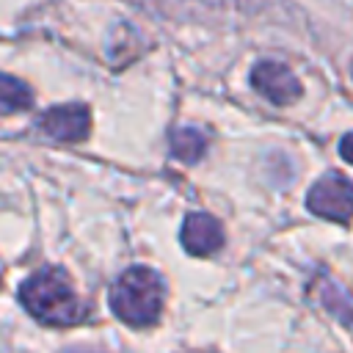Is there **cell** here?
<instances>
[{"mask_svg": "<svg viewBox=\"0 0 353 353\" xmlns=\"http://www.w3.org/2000/svg\"><path fill=\"white\" fill-rule=\"evenodd\" d=\"M149 14H160L182 22H229L265 17L276 0H127Z\"/></svg>", "mask_w": 353, "mask_h": 353, "instance_id": "obj_3", "label": "cell"}, {"mask_svg": "<svg viewBox=\"0 0 353 353\" xmlns=\"http://www.w3.org/2000/svg\"><path fill=\"white\" fill-rule=\"evenodd\" d=\"M339 154H342L347 163H353V132H347V135L342 138V143H339Z\"/></svg>", "mask_w": 353, "mask_h": 353, "instance_id": "obj_11", "label": "cell"}, {"mask_svg": "<svg viewBox=\"0 0 353 353\" xmlns=\"http://www.w3.org/2000/svg\"><path fill=\"white\" fill-rule=\"evenodd\" d=\"M317 301L323 303L325 312H331L339 323H345L353 331V298L347 295V290L336 279L323 276L317 281Z\"/></svg>", "mask_w": 353, "mask_h": 353, "instance_id": "obj_8", "label": "cell"}, {"mask_svg": "<svg viewBox=\"0 0 353 353\" xmlns=\"http://www.w3.org/2000/svg\"><path fill=\"white\" fill-rule=\"evenodd\" d=\"M30 102H33L30 88H28L22 80H17V77L6 74V77H3V113H11V110H19V108H28Z\"/></svg>", "mask_w": 353, "mask_h": 353, "instance_id": "obj_10", "label": "cell"}, {"mask_svg": "<svg viewBox=\"0 0 353 353\" xmlns=\"http://www.w3.org/2000/svg\"><path fill=\"white\" fill-rule=\"evenodd\" d=\"M66 353H94V350H66Z\"/></svg>", "mask_w": 353, "mask_h": 353, "instance_id": "obj_12", "label": "cell"}, {"mask_svg": "<svg viewBox=\"0 0 353 353\" xmlns=\"http://www.w3.org/2000/svg\"><path fill=\"white\" fill-rule=\"evenodd\" d=\"M306 207L320 215V218H328V221H350L353 218V182L336 171H328L323 174L309 196H306Z\"/></svg>", "mask_w": 353, "mask_h": 353, "instance_id": "obj_4", "label": "cell"}, {"mask_svg": "<svg viewBox=\"0 0 353 353\" xmlns=\"http://www.w3.org/2000/svg\"><path fill=\"white\" fill-rule=\"evenodd\" d=\"M39 127L55 141L77 143V141H85L91 132V110L80 102L58 105V108H50L47 113H41Z\"/></svg>", "mask_w": 353, "mask_h": 353, "instance_id": "obj_6", "label": "cell"}, {"mask_svg": "<svg viewBox=\"0 0 353 353\" xmlns=\"http://www.w3.org/2000/svg\"><path fill=\"white\" fill-rule=\"evenodd\" d=\"M179 240H182V248L193 256H210L215 254L221 245H223V232H221V223L207 215V212H190L182 223V232H179Z\"/></svg>", "mask_w": 353, "mask_h": 353, "instance_id": "obj_7", "label": "cell"}, {"mask_svg": "<svg viewBox=\"0 0 353 353\" xmlns=\"http://www.w3.org/2000/svg\"><path fill=\"white\" fill-rule=\"evenodd\" d=\"M163 298H165V287L163 279L152 270V268H130L124 270L116 284L110 287V312L135 328L152 325L160 312H163Z\"/></svg>", "mask_w": 353, "mask_h": 353, "instance_id": "obj_2", "label": "cell"}, {"mask_svg": "<svg viewBox=\"0 0 353 353\" xmlns=\"http://www.w3.org/2000/svg\"><path fill=\"white\" fill-rule=\"evenodd\" d=\"M204 149H207V141H204V135H201L199 130L182 127V130H176V132L171 135V152H174L182 163H188V165L199 163V157L204 154Z\"/></svg>", "mask_w": 353, "mask_h": 353, "instance_id": "obj_9", "label": "cell"}, {"mask_svg": "<svg viewBox=\"0 0 353 353\" xmlns=\"http://www.w3.org/2000/svg\"><path fill=\"white\" fill-rule=\"evenodd\" d=\"M19 301L25 312L47 325H72L85 317L88 306L74 292L69 276L61 268H41L36 270L22 287Z\"/></svg>", "mask_w": 353, "mask_h": 353, "instance_id": "obj_1", "label": "cell"}, {"mask_svg": "<svg viewBox=\"0 0 353 353\" xmlns=\"http://www.w3.org/2000/svg\"><path fill=\"white\" fill-rule=\"evenodd\" d=\"M251 85L273 105L295 102L303 94V85L298 83V77L279 61H259L251 69Z\"/></svg>", "mask_w": 353, "mask_h": 353, "instance_id": "obj_5", "label": "cell"}]
</instances>
